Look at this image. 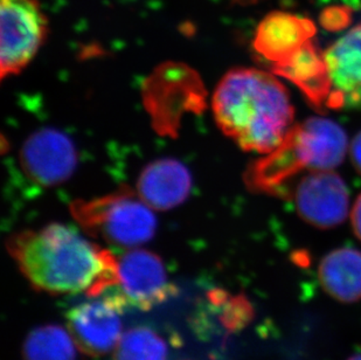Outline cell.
<instances>
[{
	"label": "cell",
	"instance_id": "obj_2",
	"mask_svg": "<svg viewBox=\"0 0 361 360\" xmlns=\"http://www.w3.org/2000/svg\"><path fill=\"white\" fill-rule=\"evenodd\" d=\"M212 106L222 133L245 151L259 153L281 145L295 116L284 85L254 68L227 73L215 89Z\"/></svg>",
	"mask_w": 361,
	"mask_h": 360
},
{
	"label": "cell",
	"instance_id": "obj_17",
	"mask_svg": "<svg viewBox=\"0 0 361 360\" xmlns=\"http://www.w3.org/2000/svg\"><path fill=\"white\" fill-rule=\"evenodd\" d=\"M208 301L220 310V323L229 333L243 329L252 320V306L245 296H232L225 290L214 289L208 292Z\"/></svg>",
	"mask_w": 361,
	"mask_h": 360
},
{
	"label": "cell",
	"instance_id": "obj_10",
	"mask_svg": "<svg viewBox=\"0 0 361 360\" xmlns=\"http://www.w3.org/2000/svg\"><path fill=\"white\" fill-rule=\"evenodd\" d=\"M324 54L332 82L327 108H361V23L336 41Z\"/></svg>",
	"mask_w": 361,
	"mask_h": 360
},
{
	"label": "cell",
	"instance_id": "obj_12",
	"mask_svg": "<svg viewBox=\"0 0 361 360\" xmlns=\"http://www.w3.org/2000/svg\"><path fill=\"white\" fill-rule=\"evenodd\" d=\"M273 72L296 85L314 108L322 109L329 104L332 82L326 59L312 41H307L284 61L273 65Z\"/></svg>",
	"mask_w": 361,
	"mask_h": 360
},
{
	"label": "cell",
	"instance_id": "obj_9",
	"mask_svg": "<svg viewBox=\"0 0 361 360\" xmlns=\"http://www.w3.org/2000/svg\"><path fill=\"white\" fill-rule=\"evenodd\" d=\"M118 284L126 303L145 311L177 294L161 258L144 249H133L118 260Z\"/></svg>",
	"mask_w": 361,
	"mask_h": 360
},
{
	"label": "cell",
	"instance_id": "obj_19",
	"mask_svg": "<svg viewBox=\"0 0 361 360\" xmlns=\"http://www.w3.org/2000/svg\"><path fill=\"white\" fill-rule=\"evenodd\" d=\"M352 227L355 236L361 241V194L355 201L351 213Z\"/></svg>",
	"mask_w": 361,
	"mask_h": 360
},
{
	"label": "cell",
	"instance_id": "obj_13",
	"mask_svg": "<svg viewBox=\"0 0 361 360\" xmlns=\"http://www.w3.org/2000/svg\"><path fill=\"white\" fill-rule=\"evenodd\" d=\"M137 187L138 196L151 208L165 211L186 200L192 188L191 174L178 160H156L140 174Z\"/></svg>",
	"mask_w": 361,
	"mask_h": 360
},
{
	"label": "cell",
	"instance_id": "obj_16",
	"mask_svg": "<svg viewBox=\"0 0 361 360\" xmlns=\"http://www.w3.org/2000/svg\"><path fill=\"white\" fill-rule=\"evenodd\" d=\"M166 342L147 326L133 328L123 333L114 350V360H167Z\"/></svg>",
	"mask_w": 361,
	"mask_h": 360
},
{
	"label": "cell",
	"instance_id": "obj_21",
	"mask_svg": "<svg viewBox=\"0 0 361 360\" xmlns=\"http://www.w3.org/2000/svg\"><path fill=\"white\" fill-rule=\"evenodd\" d=\"M348 360H361V354H353Z\"/></svg>",
	"mask_w": 361,
	"mask_h": 360
},
{
	"label": "cell",
	"instance_id": "obj_7",
	"mask_svg": "<svg viewBox=\"0 0 361 360\" xmlns=\"http://www.w3.org/2000/svg\"><path fill=\"white\" fill-rule=\"evenodd\" d=\"M300 217L317 228L336 227L348 217L350 193L344 180L332 171H312L295 191Z\"/></svg>",
	"mask_w": 361,
	"mask_h": 360
},
{
	"label": "cell",
	"instance_id": "obj_5",
	"mask_svg": "<svg viewBox=\"0 0 361 360\" xmlns=\"http://www.w3.org/2000/svg\"><path fill=\"white\" fill-rule=\"evenodd\" d=\"M1 78L19 74L35 59L47 33L37 0H1Z\"/></svg>",
	"mask_w": 361,
	"mask_h": 360
},
{
	"label": "cell",
	"instance_id": "obj_4",
	"mask_svg": "<svg viewBox=\"0 0 361 360\" xmlns=\"http://www.w3.org/2000/svg\"><path fill=\"white\" fill-rule=\"evenodd\" d=\"M73 215L90 234L120 247L135 248L150 241L157 219L145 201L133 192L122 191L89 201H76Z\"/></svg>",
	"mask_w": 361,
	"mask_h": 360
},
{
	"label": "cell",
	"instance_id": "obj_14",
	"mask_svg": "<svg viewBox=\"0 0 361 360\" xmlns=\"http://www.w3.org/2000/svg\"><path fill=\"white\" fill-rule=\"evenodd\" d=\"M318 280L331 299L351 304L361 301V252L352 247L334 249L322 258Z\"/></svg>",
	"mask_w": 361,
	"mask_h": 360
},
{
	"label": "cell",
	"instance_id": "obj_3",
	"mask_svg": "<svg viewBox=\"0 0 361 360\" xmlns=\"http://www.w3.org/2000/svg\"><path fill=\"white\" fill-rule=\"evenodd\" d=\"M348 151V136L331 119L310 117L293 126L281 145L252 165L245 180L254 190L281 196L286 181L303 170L330 171Z\"/></svg>",
	"mask_w": 361,
	"mask_h": 360
},
{
	"label": "cell",
	"instance_id": "obj_18",
	"mask_svg": "<svg viewBox=\"0 0 361 360\" xmlns=\"http://www.w3.org/2000/svg\"><path fill=\"white\" fill-rule=\"evenodd\" d=\"M351 20L350 11L345 7H332L325 11L321 17V23L324 28L330 31H338L348 26Z\"/></svg>",
	"mask_w": 361,
	"mask_h": 360
},
{
	"label": "cell",
	"instance_id": "obj_8",
	"mask_svg": "<svg viewBox=\"0 0 361 360\" xmlns=\"http://www.w3.org/2000/svg\"><path fill=\"white\" fill-rule=\"evenodd\" d=\"M21 167L41 186H55L72 177L78 164L75 146L67 135L51 128L35 131L20 152Z\"/></svg>",
	"mask_w": 361,
	"mask_h": 360
},
{
	"label": "cell",
	"instance_id": "obj_11",
	"mask_svg": "<svg viewBox=\"0 0 361 360\" xmlns=\"http://www.w3.org/2000/svg\"><path fill=\"white\" fill-rule=\"evenodd\" d=\"M314 35L316 26L310 19L277 11L259 23L254 37V48L275 65L290 58Z\"/></svg>",
	"mask_w": 361,
	"mask_h": 360
},
{
	"label": "cell",
	"instance_id": "obj_6",
	"mask_svg": "<svg viewBox=\"0 0 361 360\" xmlns=\"http://www.w3.org/2000/svg\"><path fill=\"white\" fill-rule=\"evenodd\" d=\"M101 297L81 303L67 313V326L73 340L83 354L92 357L115 350L122 337L121 313L126 308V299L120 290Z\"/></svg>",
	"mask_w": 361,
	"mask_h": 360
},
{
	"label": "cell",
	"instance_id": "obj_15",
	"mask_svg": "<svg viewBox=\"0 0 361 360\" xmlns=\"http://www.w3.org/2000/svg\"><path fill=\"white\" fill-rule=\"evenodd\" d=\"M76 344L61 326L44 325L33 330L25 340L26 360H75Z\"/></svg>",
	"mask_w": 361,
	"mask_h": 360
},
{
	"label": "cell",
	"instance_id": "obj_1",
	"mask_svg": "<svg viewBox=\"0 0 361 360\" xmlns=\"http://www.w3.org/2000/svg\"><path fill=\"white\" fill-rule=\"evenodd\" d=\"M7 249L39 292L80 294L90 299L118 284V260L65 224L11 235Z\"/></svg>",
	"mask_w": 361,
	"mask_h": 360
},
{
	"label": "cell",
	"instance_id": "obj_20",
	"mask_svg": "<svg viewBox=\"0 0 361 360\" xmlns=\"http://www.w3.org/2000/svg\"><path fill=\"white\" fill-rule=\"evenodd\" d=\"M351 157L355 169L361 174V131L355 137V140L352 142Z\"/></svg>",
	"mask_w": 361,
	"mask_h": 360
}]
</instances>
